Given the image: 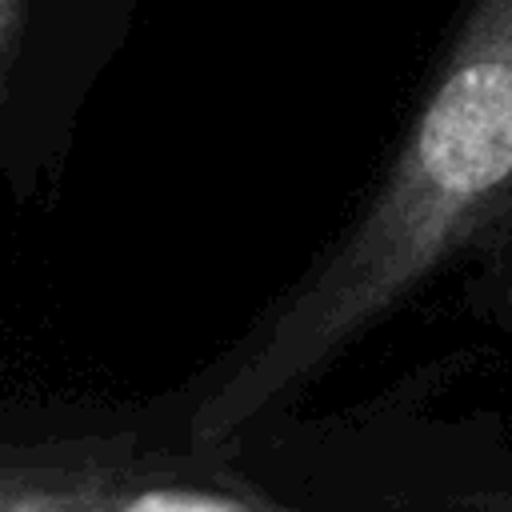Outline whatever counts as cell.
<instances>
[{
	"label": "cell",
	"mask_w": 512,
	"mask_h": 512,
	"mask_svg": "<svg viewBox=\"0 0 512 512\" xmlns=\"http://www.w3.org/2000/svg\"><path fill=\"white\" fill-rule=\"evenodd\" d=\"M464 264L512 328V0L460 4L364 208L200 400L196 440L232 436Z\"/></svg>",
	"instance_id": "obj_1"
},
{
	"label": "cell",
	"mask_w": 512,
	"mask_h": 512,
	"mask_svg": "<svg viewBox=\"0 0 512 512\" xmlns=\"http://www.w3.org/2000/svg\"><path fill=\"white\" fill-rule=\"evenodd\" d=\"M464 504H476V508H512V492H484V496H468Z\"/></svg>",
	"instance_id": "obj_2"
},
{
	"label": "cell",
	"mask_w": 512,
	"mask_h": 512,
	"mask_svg": "<svg viewBox=\"0 0 512 512\" xmlns=\"http://www.w3.org/2000/svg\"><path fill=\"white\" fill-rule=\"evenodd\" d=\"M12 20H16V0H0V48L12 36Z\"/></svg>",
	"instance_id": "obj_3"
}]
</instances>
